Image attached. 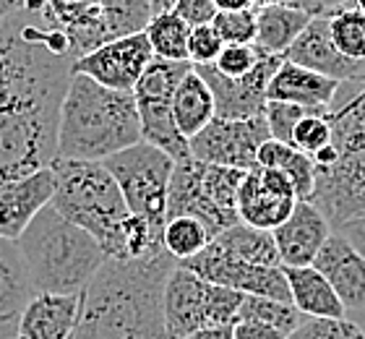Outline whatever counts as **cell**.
I'll return each instance as SVG.
<instances>
[{"label":"cell","instance_id":"5b68a950","mask_svg":"<svg viewBox=\"0 0 365 339\" xmlns=\"http://www.w3.org/2000/svg\"><path fill=\"white\" fill-rule=\"evenodd\" d=\"M19 253L34 293L81 295L107 261L99 243L47 203L19 235Z\"/></svg>","mask_w":365,"mask_h":339},{"label":"cell","instance_id":"1f68e13d","mask_svg":"<svg viewBox=\"0 0 365 339\" xmlns=\"http://www.w3.org/2000/svg\"><path fill=\"white\" fill-rule=\"evenodd\" d=\"M97 3L105 14L110 39L144 31V26L152 19V3L149 0H97Z\"/></svg>","mask_w":365,"mask_h":339},{"label":"cell","instance_id":"7bdbcfd3","mask_svg":"<svg viewBox=\"0 0 365 339\" xmlns=\"http://www.w3.org/2000/svg\"><path fill=\"white\" fill-rule=\"evenodd\" d=\"M182 339H232V326H206Z\"/></svg>","mask_w":365,"mask_h":339},{"label":"cell","instance_id":"f35d334b","mask_svg":"<svg viewBox=\"0 0 365 339\" xmlns=\"http://www.w3.org/2000/svg\"><path fill=\"white\" fill-rule=\"evenodd\" d=\"M173 14L193 29V26L212 24L214 16H217V6H214V0H175Z\"/></svg>","mask_w":365,"mask_h":339},{"label":"cell","instance_id":"60d3db41","mask_svg":"<svg viewBox=\"0 0 365 339\" xmlns=\"http://www.w3.org/2000/svg\"><path fill=\"white\" fill-rule=\"evenodd\" d=\"M289 8H297L308 16H327L336 8L355 6V0H287Z\"/></svg>","mask_w":365,"mask_h":339},{"label":"cell","instance_id":"b9f144b4","mask_svg":"<svg viewBox=\"0 0 365 339\" xmlns=\"http://www.w3.org/2000/svg\"><path fill=\"white\" fill-rule=\"evenodd\" d=\"M339 235H344L347 241L355 246V251H358L360 256L365 258V222H355V225H347L342 227V230H336Z\"/></svg>","mask_w":365,"mask_h":339},{"label":"cell","instance_id":"f1b7e54d","mask_svg":"<svg viewBox=\"0 0 365 339\" xmlns=\"http://www.w3.org/2000/svg\"><path fill=\"white\" fill-rule=\"evenodd\" d=\"M212 243V235L193 217H170L162 227V246L178 261H188Z\"/></svg>","mask_w":365,"mask_h":339},{"label":"cell","instance_id":"7402d4cb","mask_svg":"<svg viewBox=\"0 0 365 339\" xmlns=\"http://www.w3.org/2000/svg\"><path fill=\"white\" fill-rule=\"evenodd\" d=\"M29 271L24 266L16 241L0 238V339H14L19 318L31 300Z\"/></svg>","mask_w":365,"mask_h":339},{"label":"cell","instance_id":"ba28073f","mask_svg":"<svg viewBox=\"0 0 365 339\" xmlns=\"http://www.w3.org/2000/svg\"><path fill=\"white\" fill-rule=\"evenodd\" d=\"M240 303V293L212 285L175 264L162 290V318L168 339H182L206 326H232Z\"/></svg>","mask_w":365,"mask_h":339},{"label":"cell","instance_id":"7a4b0ae2","mask_svg":"<svg viewBox=\"0 0 365 339\" xmlns=\"http://www.w3.org/2000/svg\"><path fill=\"white\" fill-rule=\"evenodd\" d=\"M173 266L165 248L144 258H107L81 293L71 339H168L162 290Z\"/></svg>","mask_w":365,"mask_h":339},{"label":"cell","instance_id":"5bb4252c","mask_svg":"<svg viewBox=\"0 0 365 339\" xmlns=\"http://www.w3.org/2000/svg\"><path fill=\"white\" fill-rule=\"evenodd\" d=\"M279 66L282 58H277V55H261L259 66L253 68L251 74L240 76V79H227L214 66H193V71L204 79L209 91H212L217 118L245 121V118L264 115L267 86Z\"/></svg>","mask_w":365,"mask_h":339},{"label":"cell","instance_id":"9a60e30c","mask_svg":"<svg viewBox=\"0 0 365 339\" xmlns=\"http://www.w3.org/2000/svg\"><path fill=\"white\" fill-rule=\"evenodd\" d=\"M295 191L277 170L253 167L237 188V219L256 230H277L295 209Z\"/></svg>","mask_w":365,"mask_h":339},{"label":"cell","instance_id":"277c9868","mask_svg":"<svg viewBox=\"0 0 365 339\" xmlns=\"http://www.w3.org/2000/svg\"><path fill=\"white\" fill-rule=\"evenodd\" d=\"M327 121L336 159L334 165L316 167L311 203L336 233L365 222V102L355 97V84H339Z\"/></svg>","mask_w":365,"mask_h":339},{"label":"cell","instance_id":"8992f818","mask_svg":"<svg viewBox=\"0 0 365 339\" xmlns=\"http://www.w3.org/2000/svg\"><path fill=\"white\" fill-rule=\"evenodd\" d=\"M50 170L55 178L50 206L89 233L107 258L118 256L123 225L130 217V211L113 175L107 173L102 162L58 157L50 162Z\"/></svg>","mask_w":365,"mask_h":339},{"label":"cell","instance_id":"836d02e7","mask_svg":"<svg viewBox=\"0 0 365 339\" xmlns=\"http://www.w3.org/2000/svg\"><path fill=\"white\" fill-rule=\"evenodd\" d=\"M212 26L225 45H253L256 39V8L248 11H217Z\"/></svg>","mask_w":365,"mask_h":339},{"label":"cell","instance_id":"8fae6325","mask_svg":"<svg viewBox=\"0 0 365 339\" xmlns=\"http://www.w3.org/2000/svg\"><path fill=\"white\" fill-rule=\"evenodd\" d=\"M269 136L267 118H245V121H230V118H214L204 131H198L188 138V157L217 167H232V170H253L256 154L261 143H267Z\"/></svg>","mask_w":365,"mask_h":339},{"label":"cell","instance_id":"603a6c76","mask_svg":"<svg viewBox=\"0 0 365 339\" xmlns=\"http://www.w3.org/2000/svg\"><path fill=\"white\" fill-rule=\"evenodd\" d=\"M287 279L289 303L305 318H347L342 300L336 298L324 274L313 266H282Z\"/></svg>","mask_w":365,"mask_h":339},{"label":"cell","instance_id":"681fc988","mask_svg":"<svg viewBox=\"0 0 365 339\" xmlns=\"http://www.w3.org/2000/svg\"><path fill=\"white\" fill-rule=\"evenodd\" d=\"M355 8H358L360 14H363V16H365V0H355Z\"/></svg>","mask_w":365,"mask_h":339},{"label":"cell","instance_id":"ab89813d","mask_svg":"<svg viewBox=\"0 0 365 339\" xmlns=\"http://www.w3.org/2000/svg\"><path fill=\"white\" fill-rule=\"evenodd\" d=\"M232 339H287V334L277 332L274 326L261 324V321H235Z\"/></svg>","mask_w":365,"mask_h":339},{"label":"cell","instance_id":"f546056e","mask_svg":"<svg viewBox=\"0 0 365 339\" xmlns=\"http://www.w3.org/2000/svg\"><path fill=\"white\" fill-rule=\"evenodd\" d=\"M329 37L334 47L350 61H365V16L355 6L336 8L327 14Z\"/></svg>","mask_w":365,"mask_h":339},{"label":"cell","instance_id":"4fadbf2b","mask_svg":"<svg viewBox=\"0 0 365 339\" xmlns=\"http://www.w3.org/2000/svg\"><path fill=\"white\" fill-rule=\"evenodd\" d=\"M154 53L144 31L115 37L105 45L94 47L91 53L73 61L71 74H81L99 86L113 91H133L146 66L152 63Z\"/></svg>","mask_w":365,"mask_h":339},{"label":"cell","instance_id":"cb8c5ba5","mask_svg":"<svg viewBox=\"0 0 365 339\" xmlns=\"http://www.w3.org/2000/svg\"><path fill=\"white\" fill-rule=\"evenodd\" d=\"M217 118L214 97L206 81L190 68L178 84L175 97H173V121L182 138H193L198 131H204Z\"/></svg>","mask_w":365,"mask_h":339},{"label":"cell","instance_id":"ac0fdd59","mask_svg":"<svg viewBox=\"0 0 365 339\" xmlns=\"http://www.w3.org/2000/svg\"><path fill=\"white\" fill-rule=\"evenodd\" d=\"M311 266L324 274L336 298L342 300L344 310L365 308V258L344 235H329Z\"/></svg>","mask_w":365,"mask_h":339},{"label":"cell","instance_id":"bcb514c9","mask_svg":"<svg viewBox=\"0 0 365 339\" xmlns=\"http://www.w3.org/2000/svg\"><path fill=\"white\" fill-rule=\"evenodd\" d=\"M152 3V14H162V11H173L175 0H149Z\"/></svg>","mask_w":365,"mask_h":339},{"label":"cell","instance_id":"9c48e42d","mask_svg":"<svg viewBox=\"0 0 365 339\" xmlns=\"http://www.w3.org/2000/svg\"><path fill=\"white\" fill-rule=\"evenodd\" d=\"M105 170L113 175L130 214L144 217L157 227L168 219V191L175 170V159L152 143L138 141L128 149L107 157Z\"/></svg>","mask_w":365,"mask_h":339},{"label":"cell","instance_id":"7c38bea8","mask_svg":"<svg viewBox=\"0 0 365 339\" xmlns=\"http://www.w3.org/2000/svg\"><path fill=\"white\" fill-rule=\"evenodd\" d=\"M178 266L193 271L196 277L206 279L212 285L227 287V290H235L240 295L289 303L287 279H284L282 266L248 264V261H240V258L225 253L217 243H209L201 253H196L188 261H178Z\"/></svg>","mask_w":365,"mask_h":339},{"label":"cell","instance_id":"44dd1931","mask_svg":"<svg viewBox=\"0 0 365 339\" xmlns=\"http://www.w3.org/2000/svg\"><path fill=\"white\" fill-rule=\"evenodd\" d=\"M336 91H339V81L334 79L282 61L267 86V102H287V105H300L308 110H329L334 105Z\"/></svg>","mask_w":365,"mask_h":339},{"label":"cell","instance_id":"4dcf8cb0","mask_svg":"<svg viewBox=\"0 0 365 339\" xmlns=\"http://www.w3.org/2000/svg\"><path fill=\"white\" fill-rule=\"evenodd\" d=\"M303 318L305 316L292 303L272 300V298H253V295H243V303L237 310V321H261V324L274 326L282 334H292Z\"/></svg>","mask_w":365,"mask_h":339},{"label":"cell","instance_id":"c3c4849f","mask_svg":"<svg viewBox=\"0 0 365 339\" xmlns=\"http://www.w3.org/2000/svg\"><path fill=\"white\" fill-rule=\"evenodd\" d=\"M355 97L365 102V84H355Z\"/></svg>","mask_w":365,"mask_h":339},{"label":"cell","instance_id":"4316f807","mask_svg":"<svg viewBox=\"0 0 365 339\" xmlns=\"http://www.w3.org/2000/svg\"><path fill=\"white\" fill-rule=\"evenodd\" d=\"M212 243H217L225 253L240 258V261H248V264L282 266L279 253H277V246H274V238L269 230H256L251 225L235 222L232 227L222 230Z\"/></svg>","mask_w":365,"mask_h":339},{"label":"cell","instance_id":"ee69618b","mask_svg":"<svg viewBox=\"0 0 365 339\" xmlns=\"http://www.w3.org/2000/svg\"><path fill=\"white\" fill-rule=\"evenodd\" d=\"M24 6H26V0H0V26L8 19H14L19 11H24Z\"/></svg>","mask_w":365,"mask_h":339},{"label":"cell","instance_id":"ffe728a7","mask_svg":"<svg viewBox=\"0 0 365 339\" xmlns=\"http://www.w3.org/2000/svg\"><path fill=\"white\" fill-rule=\"evenodd\" d=\"M81 295L34 293L26 303L14 339H71L78 324Z\"/></svg>","mask_w":365,"mask_h":339},{"label":"cell","instance_id":"52a82bcc","mask_svg":"<svg viewBox=\"0 0 365 339\" xmlns=\"http://www.w3.org/2000/svg\"><path fill=\"white\" fill-rule=\"evenodd\" d=\"M243 170L206 165L198 159L175 162L168 191V219L193 217L209 230L212 241L237 219V188L243 183Z\"/></svg>","mask_w":365,"mask_h":339},{"label":"cell","instance_id":"e575fe53","mask_svg":"<svg viewBox=\"0 0 365 339\" xmlns=\"http://www.w3.org/2000/svg\"><path fill=\"white\" fill-rule=\"evenodd\" d=\"M327 143H331V126L327 121V110H313L311 115H305L289 138V146L308 154V157L321 151Z\"/></svg>","mask_w":365,"mask_h":339},{"label":"cell","instance_id":"d6986e66","mask_svg":"<svg viewBox=\"0 0 365 339\" xmlns=\"http://www.w3.org/2000/svg\"><path fill=\"white\" fill-rule=\"evenodd\" d=\"M55 191L53 170H37L16 181L0 183V238L19 241L34 214L50 203Z\"/></svg>","mask_w":365,"mask_h":339},{"label":"cell","instance_id":"74e56055","mask_svg":"<svg viewBox=\"0 0 365 339\" xmlns=\"http://www.w3.org/2000/svg\"><path fill=\"white\" fill-rule=\"evenodd\" d=\"M225 42L220 39L212 24L193 26L188 34V63L190 66H212L217 55L222 53Z\"/></svg>","mask_w":365,"mask_h":339},{"label":"cell","instance_id":"f6af8a7d","mask_svg":"<svg viewBox=\"0 0 365 339\" xmlns=\"http://www.w3.org/2000/svg\"><path fill=\"white\" fill-rule=\"evenodd\" d=\"M217 11H248L253 8V0H214Z\"/></svg>","mask_w":365,"mask_h":339},{"label":"cell","instance_id":"6da1fadb","mask_svg":"<svg viewBox=\"0 0 365 339\" xmlns=\"http://www.w3.org/2000/svg\"><path fill=\"white\" fill-rule=\"evenodd\" d=\"M68 39L42 14L0 26V183L50 167L73 66Z\"/></svg>","mask_w":365,"mask_h":339},{"label":"cell","instance_id":"3957f363","mask_svg":"<svg viewBox=\"0 0 365 339\" xmlns=\"http://www.w3.org/2000/svg\"><path fill=\"white\" fill-rule=\"evenodd\" d=\"M141 141L136 99L130 91H113L81 74H71L58 118V159L105 162Z\"/></svg>","mask_w":365,"mask_h":339},{"label":"cell","instance_id":"8d00e7d4","mask_svg":"<svg viewBox=\"0 0 365 339\" xmlns=\"http://www.w3.org/2000/svg\"><path fill=\"white\" fill-rule=\"evenodd\" d=\"M261 55L264 53H259L253 45H225L212 66L227 79H240L259 66Z\"/></svg>","mask_w":365,"mask_h":339},{"label":"cell","instance_id":"30bf717a","mask_svg":"<svg viewBox=\"0 0 365 339\" xmlns=\"http://www.w3.org/2000/svg\"><path fill=\"white\" fill-rule=\"evenodd\" d=\"M190 63H173L152 58L138 84L133 86V99L138 110V126H141V141L162 149L175 162L188 159V138H182L173 121V97L178 84L190 71Z\"/></svg>","mask_w":365,"mask_h":339},{"label":"cell","instance_id":"d4e9b609","mask_svg":"<svg viewBox=\"0 0 365 339\" xmlns=\"http://www.w3.org/2000/svg\"><path fill=\"white\" fill-rule=\"evenodd\" d=\"M311 16L289 6H267L256 8V39L253 47L264 55H282L297 39V34L305 29Z\"/></svg>","mask_w":365,"mask_h":339},{"label":"cell","instance_id":"83f0119b","mask_svg":"<svg viewBox=\"0 0 365 339\" xmlns=\"http://www.w3.org/2000/svg\"><path fill=\"white\" fill-rule=\"evenodd\" d=\"M144 34L149 39L154 58L173 63H188V34L190 26L182 19H178L173 11L152 14L149 24L144 26Z\"/></svg>","mask_w":365,"mask_h":339},{"label":"cell","instance_id":"484cf974","mask_svg":"<svg viewBox=\"0 0 365 339\" xmlns=\"http://www.w3.org/2000/svg\"><path fill=\"white\" fill-rule=\"evenodd\" d=\"M256 167H269V170L282 173L295 191L297 201H311L313 186H316V162H313V157L292 149L289 143H279L269 138L267 143H261L259 154H256Z\"/></svg>","mask_w":365,"mask_h":339},{"label":"cell","instance_id":"e0dca14e","mask_svg":"<svg viewBox=\"0 0 365 339\" xmlns=\"http://www.w3.org/2000/svg\"><path fill=\"white\" fill-rule=\"evenodd\" d=\"M334 233L327 217L311 201H297L289 217L277 230H272L274 246L282 266H311L321 246Z\"/></svg>","mask_w":365,"mask_h":339},{"label":"cell","instance_id":"d6a6232c","mask_svg":"<svg viewBox=\"0 0 365 339\" xmlns=\"http://www.w3.org/2000/svg\"><path fill=\"white\" fill-rule=\"evenodd\" d=\"M287 339H365V329L350 318H303Z\"/></svg>","mask_w":365,"mask_h":339},{"label":"cell","instance_id":"7dc6e473","mask_svg":"<svg viewBox=\"0 0 365 339\" xmlns=\"http://www.w3.org/2000/svg\"><path fill=\"white\" fill-rule=\"evenodd\" d=\"M267 6H287V0H253V8H267Z\"/></svg>","mask_w":365,"mask_h":339},{"label":"cell","instance_id":"d590c367","mask_svg":"<svg viewBox=\"0 0 365 339\" xmlns=\"http://www.w3.org/2000/svg\"><path fill=\"white\" fill-rule=\"evenodd\" d=\"M311 113H313V110H308V107H300V105H287V102H267V107H264V118H267L269 136H272L274 141L289 143L295 126L303 121L305 115H311Z\"/></svg>","mask_w":365,"mask_h":339},{"label":"cell","instance_id":"2e32d148","mask_svg":"<svg viewBox=\"0 0 365 339\" xmlns=\"http://www.w3.org/2000/svg\"><path fill=\"white\" fill-rule=\"evenodd\" d=\"M282 61L308 68L339 84H365V61H350L336 50L329 37L327 16H311L305 29L282 55Z\"/></svg>","mask_w":365,"mask_h":339}]
</instances>
